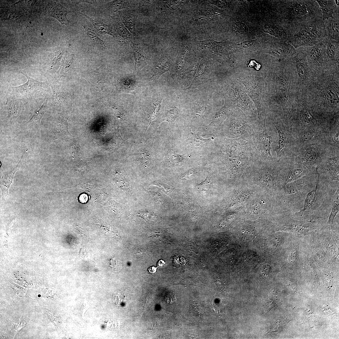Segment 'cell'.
<instances>
[{
	"label": "cell",
	"mask_w": 339,
	"mask_h": 339,
	"mask_svg": "<svg viewBox=\"0 0 339 339\" xmlns=\"http://www.w3.org/2000/svg\"><path fill=\"white\" fill-rule=\"evenodd\" d=\"M278 134V144L274 149L277 154V159H281L284 156L287 142L286 133L283 126L279 121L273 123Z\"/></svg>",
	"instance_id": "obj_25"
},
{
	"label": "cell",
	"mask_w": 339,
	"mask_h": 339,
	"mask_svg": "<svg viewBox=\"0 0 339 339\" xmlns=\"http://www.w3.org/2000/svg\"><path fill=\"white\" fill-rule=\"evenodd\" d=\"M20 159L19 163L12 171L8 174L2 175L1 178L0 187L2 192V198L4 199L8 195V191L10 185L12 183L15 173L18 169L19 165L21 161Z\"/></svg>",
	"instance_id": "obj_35"
},
{
	"label": "cell",
	"mask_w": 339,
	"mask_h": 339,
	"mask_svg": "<svg viewBox=\"0 0 339 339\" xmlns=\"http://www.w3.org/2000/svg\"><path fill=\"white\" fill-rule=\"evenodd\" d=\"M180 112L178 108H174L167 110L162 116L161 121H167L170 124L174 122L179 116Z\"/></svg>",
	"instance_id": "obj_42"
},
{
	"label": "cell",
	"mask_w": 339,
	"mask_h": 339,
	"mask_svg": "<svg viewBox=\"0 0 339 339\" xmlns=\"http://www.w3.org/2000/svg\"><path fill=\"white\" fill-rule=\"evenodd\" d=\"M248 65L251 67H253L257 70H260L261 67V64L257 62L255 60H251L249 63Z\"/></svg>",
	"instance_id": "obj_55"
},
{
	"label": "cell",
	"mask_w": 339,
	"mask_h": 339,
	"mask_svg": "<svg viewBox=\"0 0 339 339\" xmlns=\"http://www.w3.org/2000/svg\"><path fill=\"white\" fill-rule=\"evenodd\" d=\"M251 136L260 160L263 161L273 160L271 151L273 139L267 131L266 121L258 123Z\"/></svg>",
	"instance_id": "obj_10"
},
{
	"label": "cell",
	"mask_w": 339,
	"mask_h": 339,
	"mask_svg": "<svg viewBox=\"0 0 339 339\" xmlns=\"http://www.w3.org/2000/svg\"><path fill=\"white\" fill-rule=\"evenodd\" d=\"M317 175L309 174L287 183L283 187V208L288 213L293 214L301 210L307 195L315 187Z\"/></svg>",
	"instance_id": "obj_3"
},
{
	"label": "cell",
	"mask_w": 339,
	"mask_h": 339,
	"mask_svg": "<svg viewBox=\"0 0 339 339\" xmlns=\"http://www.w3.org/2000/svg\"><path fill=\"white\" fill-rule=\"evenodd\" d=\"M296 56L297 57L296 61V67L298 73L301 78L305 79L308 73V66L303 59L300 58L299 51Z\"/></svg>",
	"instance_id": "obj_41"
},
{
	"label": "cell",
	"mask_w": 339,
	"mask_h": 339,
	"mask_svg": "<svg viewBox=\"0 0 339 339\" xmlns=\"http://www.w3.org/2000/svg\"><path fill=\"white\" fill-rule=\"evenodd\" d=\"M309 174L307 169L297 161L287 163L281 166L277 182L279 181L283 187L287 183Z\"/></svg>",
	"instance_id": "obj_13"
},
{
	"label": "cell",
	"mask_w": 339,
	"mask_h": 339,
	"mask_svg": "<svg viewBox=\"0 0 339 339\" xmlns=\"http://www.w3.org/2000/svg\"><path fill=\"white\" fill-rule=\"evenodd\" d=\"M273 79L276 91V99L282 104L289 101L290 97L288 86L283 73L280 71H274L268 74Z\"/></svg>",
	"instance_id": "obj_14"
},
{
	"label": "cell",
	"mask_w": 339,
	"mask_h": 339,
	"mask_svg": "<svg viewBox=\"0 0 339 339\" xmlns=\"http://www.w3.org/2000/svg\"><path fill=\"white\" fill-rule=\"evenodd\" d=\"M300 118L303 122L306 124L310 123L313 119L311 114L306 110H303L301 111L300 115Z\"/></svg>",
	"instance_id": "obj_51"
},
{
	"label": "cell",
	"mask_w": 339,
	"mask_h": 339,
	"mask_svg": "<svg viewBox=\"0 0 339 339\" xmlns=\"http://www.w3.org/2000/svg\"><path fill=\"white\" fill-rule=\"evenodd\" d=\"M339 163L338 155L328 157L320 165L327 172V176H325L332 181H339Z\"/></svg>",
	"instance_id": "obj_23"
},
{
	"label": "cell",
	"mask_w": 339,
	"mask_h": 339,
	"mask_svg": "<svg viewBox=\"0 0 339 339\" xmlns=\"http://www.w3.org/2000/svg\"><path fill=\"white\" fill-rule=\"evenodd\" d=\"M118 15L126 27L134 36H136V22L138 16L137 12L133 10L123 9L119 11Z\"/></svg>",
	"instance_id": "obj_22"
},
{
	"label": "cell",
	"mask_w": 339,
	"mask_h": 339,
	"mask_svg": "<svg viewBox=\"0 0 339 339\" xmlns=\"http://www.w3.org/2000/svg\"><path fill=\"white\" fill-rule=\"evenodd\" d=\"M210 180V176L208 175L205 180L200 184H198L197 186L198 188L202 193H206L208 191Z\"/></svg>",
	"instance_id": "obj_47"
},
{
	"label": "cell",
	"mask_w": 339,
	"mask_h": 339,
	"mask_svg": "<svg viewBox=\"0 0 339 339\" xmlns=\"http://www.w3.org/2000/svg\"><path fill=\"white\" fill-rule=\"evenodd\" d=\"M68 118L67 115L60 114L54 119L50 130L51 134L54 139L72 136L68 130L67 120Z\"/></svg>",
	"instance_id": "obj_20"
},
{
	"label": "cell",
	"mask_w": 339,
	"mask_h": 339,
	"mask_svg": "<svg viewBox=\"0 0 339 339\" xmlns=\"http://www.w3.org/2000/svg\"><path fill=\"white\" fill-rule=\"evenodd\" d=\"M305 167L310 173L317 174L321 162L318 153L313 149H308L303 153L297 161Z\"/></svg>",
	"instance_id": "obj_16"
},
{
	"label": "cell",
	"mask_w": 339,
	"mask_h": 339,
	"mask_svg": "<svg viewBox=\"0 0 339 339\" xmlns=\"http://www.w3.org/2000/svg\"><path fill=\"white\" fill-rule=\"evenodd\" d=\"M82 26L89 39L98 47L102 50L105 49L107 48L106 42L101 39L91 28L83 25Z\"/></svg>",
	"instance_id": "obj_39"
},
{
	"label": "cell",
	"mask_w": 339,
	"mask_h": 339,
	"mask_svg": "<svg viewBox=\"0 0 339 339\" xmlns=\"http://www.w3.org/2000/svg\"><path fill=\"white\" fill-rule=\"evenodd\" d=\"M73 56L71 55L68 56L67 59L63 63L62 67V70L64 72L68 71L67 68H69L72 63Z\"/></svg>",
	"instance_id": "obj_52"
},
{
	"label": "cell",
	"mask_w": 339,
	"mask_h": 339,
	"mask_svg": "<svg viewBox=\"0 0 339 339\" xmlns=\"http://www.w3.org/2000/svg\"><path fill=\"white\" fill-rule=\"evenodd\" d=\"M319 5L322 15V19L328 20L333 18L339 10L335 0H315Z\"/></svg>",
	"instance_id": "obj_28"
},
{
	"label": "cell",
	"mask_w": 339,
	"mask_h": 339,
	"mask_svg": "<svg viewBox=\"0 0 339 339\" xmlns=\"http://www.w3.org/2000/svg\"><path fill=\"white\" fill-rule=\"evenodd\" d=\"M234 77L244 85L248 95L254 103L257 112L258 123L266 121L263 77L251 74H239Z\"/></svg>",
	"instance_id": "obj_9"
},
{
	"label": "cell",
	"mask_w": 339,
	"mask_h": 339,
	"mask_svg": "<svg viewBox=\"0 0 339 339\" xmlns=\"http://www.w3.org/2000/svg\"><path fill=\"white\" fill-rule=\"evenodd\" d=\"M317 135V132L315 130H306L301 134L300 138L303 142L307 143L315 139Z\"/></svg>",
	"instance_id": "obj_43"
},
{
	"label": "cell",
	"mask_w": 339,
	"mask_h": 339,
	"mask_svg": "<svg viewBox=\"0 0 339 339\" xmlns=\"http://www.w3.org/2000/svg\"><path fill=\"white\" fill-rule=\"evenodd\" d=\"M196 169L191 168L186 171L180 176L181 180H186L191 179L194 177L197 173Z\"/></svg>",
	"instance_id": "obj_49"
},
{
	"label": "cell",
	"mask_w": 339,
	"mask_h": 339,
	"mask_svg": "<svg viewBox=\"0 0 339 339\" xmlns=\"http://www.w3.org/2000/svg\"><path fill=\"white\" fill-rule=\"evenodd\" d=\"M322 19H318L296 28L288 42L295 48L311 46L322 41L326 36Z\"/></svg>",
	"instance_id": "obj_6"
},
{
	"label": "cell",
	"mask_w": 339,
	"mask_h": 339,
	"mask_svg": "<svg viewBox=\"0 0 339 339\" xmlns=\"http://www.w3.org/2000/svg\"><path fill=\"white\" fill-rule=\"evenodd\" d=\"M212 45V52L210 57L219 62L225 58L229 57L225 49L226 42H217L213 40H209Z\"/></svg>",
	"instance_id": "obj_30"
},
{
	"label": "cell",
	"mask_w": 339,
	"mask_h": 339,
	"mask_svg": "<svg viewBox=\"0 0 339 339\" xmlns=\"http://www.w3.org/2000/svg\"><path fill=\"white\" fill-rule=\"evenodd\" d=\"M197 59L178 77L179 82L184 89H188L191 86L197 71L200 60Z\"/></svg>",
	"instance_id": "obj_24"
},
{
	"label": "cell",
	"mask_w": 339,
	"mask_h": 339,
	"mask_svg": "<svg viewBox=\"0 0 339 339\" xmlns=\"http://www.w3.org/2000/svg\"><path fill=\"white\" fill-rule=\"evenodd\" d=\"M235 109L225 102L224 105L216 111L209 124L204 126L193 127L194 131L203 137H217L222 123Z\"/></svg>",
	"instance_id": "obj_11"
},
{
	"label": "cell",
	"mask_w": 339,
	"mask_h": 339,
	"mask_svg": "<svg viewBox=\"0 0 339 339\" xmlns=\"http://www.w3.org/2000/svg\"><path fill=\"white\" fill-rule=\"evenodd\" d=\"M298 50L306 54L312 64L317 67H320L323 64L324 58L326 55L325 46L322 41L315 45L309 46L301 47L297 48Z\"/></svg>",
	"instance_id": "obj_15"
},
{
	"label": "cell",
	"mask_w": 339,
	"mask_h": 339,
	"mask_svg": "<svg viewBox=\"0 0 339 339\" xmlns=\"http://www.w3.org/2000/svg\"><path fill=\"white\" fill-rule=\"evenodd\" d=\"M47 100H48L46 99L44 101L40 108L35 112L31 118L25 123V125L31 126L40 124V120L45 112Z\"/></svg>",
	"instance_id": "obj_38"
},
{
	"label": "cell",
	"mask_w": 339,
	"mask_h": 339,
	"mask_svg": "<svg viewBox=\"0 0 339 339\" xmlns=\"http://www.w3.org/2000/svg\"><path fill=\"white\" fill-rule=\"evenodd\" d=\"M215 146L210 157L223 163L231 174L237 175L248 165L260 160L251 135L237 138L215 137Z\"/></svg>",
	"instance_id": "obj_1"
},
{
	"label": "cell",
	"mask_w": 339,
	"mask_h": 339,
	"mask_svg": "<svg viewBox=\"0 0 339 339\" xmlns=\"http://www.w3.org/2000/svg\"><path fill=\"white\" fill-rule=\"evenodd\" d=\"M6 106L9 117L19 115L21 109V105L19 100L13 97L6 98Z\"/></svg>",
	"instance_id": "obj_36"
},
{
	"label": "cell",
	"mask_w": 339,
	"mask_h": 339,
	"mask_svg": "<svg viewBox=\"0 0 339 339\" xmlns=\"http://www.w3.org/2000/svg\"><path fill=\"white\" fill-rule=\"evenodd\" d=\"M315 188L308 193L303 207L293 214L300 218L331 210L333 196L339 187V181H332L320 174H317Z\"/></svg>",
	"instance_id": "obj_2"
},
{
	"label": "cell",
	"mask_w": 339,
	"mask_h": 339,
	"mask_svg": "<svg viewBox=\"0 0 339 339\" xmlns=\"http://www.w3.org/2000/svg\"><path fill=\"white\" fill-rule=\"evenodd\" d=\"M323 42L325 46V52L327 57L332 61L336 59V56H339V42L326 36Z\"/></svg>",
	"instance_id": "obj_33"
},
{
	"label": "cell",
	"mask_w": 339,
	"mask_h": 339,
	"mask_svg": "<svg viewBox=\"0 0 339 339\" xmlns=\"http://www.w3.org/2000/svg\"><path fill=\"white\" fill-rule=\"evenodd\" d=\"M134 51L135 60L134 72L138 73L148 64V60L140 42L136 36L135 39L129 43Z\"/></svg>",
	"instance_id": "obj_21"
},
{
	"label": "cell",
	"mask_w": 339,
	"mask_h": 339,
	"mask_svg": "<svg viewBox=\"0 0 339 339\" xmlns=\"http://www.w3.org/2000/svg\"><path fill=\"white\" fill-rule=\"evenodd\" d=\"M339 10L334 17L324 21L326 36L339 42Z\"/></svg>",
	"instance_id": "obj_29"
},
{
	"label": "cell",
	"mask_w": 339,
	"mask_h": 339,
	"mask_svg": "<svg viewBox=\"0 0 339 339\" xmlns=\"http://www.w3.org/2000/svg\"><path fill=\"white\" fill-rule=\"evenodd\" d=\"M214 4L218 6L219 7H225L227 5V3L226 1H216L213 2Z\"/></svg>",
	"instance_id": "obj_56"
},
{
	"label": "cell",
	"mask_w": 339,
	"mask_h": 339,
	"mask_svg": "<svg viewBox=\"0 0 339 339\" xmlns=\"http://www.w3.org/2000/svg\"><path fill=\"white\" fill-rule=\"evenodd\" d=\"M157 267H156L155 266H151L149 267L148 270L149 272L152 273H155L157 271Z\"/></svg>",
	"instance_id": "obj_58"
},
{
	"label": "cell",
	"mask_w": 339,
	"mask_h": 339,
	"mask_svg": "<svg viewBox=\"0 0 339 339\" xmlns=\"http://www.w3.org/2000/svg\"><path fill=\"white\" fill-rule=\"evenodd\" d=\"M153 185H154L158 186L160 189L164 191L166 194L171 198L173 201V192L172 188L167 184L163 183L160 182H156L154 183Z\"/></svg>",
	"instance_id": "obj_46"
},
{
	"label": "cell",
	"mask_w": 339,
	"mask_h": 339,
	"mask_svg": "<svg viewBox=\"0 0 339 339\" xmlns=\"http://www.w3.org/2000/svg\"><path fill=\"white\" fill-rule=\"evenodd\" d=\"M222 87L226 103L234 108H238L246 116L258 122L256 107L241 83L232 77L225 80Z\"/></svg>",
	"instance_id": "obj_4"
},
{
	"label": "cell",
	"mask_w": 339,
	"mask_h": 339,
	"mask_svg": "<svg viewBox=\"0 0 339 339\" xmlns=\"http://www.w3.org/2000/svg\"><path fill=\"white\" fill-rule=\"evenodd\" d=\"M295 48L287 41L281 40L271 46L266 52L272 56L280 58H288L295 56L298 52Z\"/></svg>",
	"instance_id": "obj_17"
},
{
	"label": "cell",
	"mask_w": 339,
	"mask_h": 339,
	"mask_svg": "<svg viewBox=\"0 0 339 339\" xmlns=\"http://www.w3.org/2000/svg\"><path fill=\"white\" fill-rule=\"evenodd\" d=\"M80 199L82 202H85L88 200L87 196L85 194H83L81 196Z\"/></svg>",
	"instance_id": "obj_57"
},
{
	"label": "cell",
	"mask_w": 339,
	"mask_h": 339,
	"mask_svg": "<svg viewBox=\"0 0 339 339\" xmlns=\"http://www.w3.org/2000/svg\"><path fill=\"white\" fill-rule=\"evenodd\" d=\"M183 106L184 125L193 127L204 126L212 121L217 110H215L208 96H200Z\"/></svg>",
	"instance_id": "obj_5"
},
{
	"label": "cell",
	"mask_w": 339,
	"mask_h": 339,
	"mask_svg": "<svg viewBox=\"0 0 339 339\" xmlns=\"http://www.w3.org/2000/svg\"><path fill=\"white\" fill-rule=\"evenodd\" d=\"M49 81V80H48ZM52 91V98L54 104H60L64 102L65 98L64 93L51 81H49Z\"/></svg>",
	"instance_id": "obj_40"
},
{
	"label": "cell",
	"mask_w": 339,
	"mask_h": 339,
	"mask_svg": "<svg viewBox=\"0 0 339 339\" xmlns=\"http://www.w3.org/2000/svg\"><path fill=\"white\" fill-rule=\"evenodd\" d=\"M196 59L194 55L187 49H183L180 51L173 71V73L175 77L178 78Z\"/></svg>",
	"instance_id": "obj_18"
},
{
	"label": "cell",
	"mask_w": 339,
	"mask_h": 339,
	"mask_svg": "<svg viewBox=\"0 0 339 339\" xmlns=\"http://www.w3.org/2000/svg\"><path fill=\"white\" fill-rule=\"evenodd\" d=\"M181 144L183 153L197 158L210 157L215 146V137L204 138L193 131L192 127L183 126L181 136Z\"/></svg>",
	"instance_id": "obj_7"
},
{
	"label": "cell",
	"mask_w": 339,
	"mask_h": 339,
	"mask_svg": "<svg viewBox=\"0 0 339 339\" xmlns=\"http://www.w3.org/2000/svg\"><path fill=\"white\" fill-rule=\"evenodd\" d=\"M339 210V187L337 189L333 196L330 214L327 221V224L331 228L332 227L335 217Z\"/></svg>",
	"instance_id": "obj_37"
},
{
	"label": "cell",
	"mask_w": 339,
	"mask_h": 339,
	"mask_svg": "<svg viewBox=\"0 0 339 339\" xmlns=\"http://www.w3.org/2000/svg\"><path fill=\"white\" fill-rule=\"evenodd\" d=\"M139 217L145 220H151L155 219L156 217V214L151 211L143 210L138 213Z\"/></svg>",
	"instance_id": "obj_48"
},
{
	"label": "cell",
	"mask_w": 339,
	"mask_h": 339,
	"mask_svg": "<svg viewBox=\"0 0 339 339\" xmlns=\"http://www.w3.org/2000/svg\"><path fill=\"white\" fill-rule=\"evenodd\" d=\"M110 16L111 26L118 36L128 41L129 43L135 39V36L129 31L122 23L119 15H113Z\"/></svg>",
	"instance_id": "obj_27"
},
{
	"label": "cell",
	"mask_w": 339,
	"mask_h": 339,
	"mask_svg": "<svg viewBox=\"0 0 339 339\" xmlns=\"http://www.w3.org/2000/svg\"><path fill=\"white\" fill-rule=\"evenodd\" d=\"M165 264L164 261L162 260H160L158 263V266L162 267Z\"/></svg>",
	"instance_id": "obj_59"
},
{
	"label": "cell",
	"mask_w": 339,
	"mask_h": 339,
	"mask_svg": "<svg viewBox=\"0 0 339 339\" xmlns=\"http://www.w3.org/2000/svg\"><path fill=\"white\" fill-rule=\"evenodd\" d=\"M20 73L27 78L25 83L18 86L12 87L11 90L14 93L26 97L36 96L46 89L48 84L46 82H41L34 79L29 76L24 70Z\"/></svg>",
	"instance_id": "obj_12"
},
{
	"label": "cell",
	"mask_w": 339,
	"mask_h": 339,
	"mask_svg": "<svg viewBox=\"0 0 339 339\" xmlns=\"http://www.w3.org/2000/svg\"><path fill=\"white\" fill-rule=\"evenodd\" d=\"M62 55V51H59L54 55L52 60V64L54 66L58 64L61 59Z\"/></svg>",
	"instance_id": "obj_53"
},
{
	"label": "cell",
	"mask_w": 339,
	"mask_h": 339,
	"mask_svg": "<svg viewBox=\"0 0 339 339\" xmlns=\"http://www.w3.org/2000/svg\"><path fill=\"white\" fill-rule=\"evenodd\" d=\"M257 40L245 41L239 44L235 45V47L236 49H248L255 44Z\"/></svg>",
	"instance_id": "obj_50"
},
{
	"label": "cell",
	"mask_w": 339,
	"mask_h": 339,
	"mask_svg": "<svg viewBox=\"0 0 339 339\" xmlns=\"http://www.w3.org/2000/svg\"><path fill=\"white\" fill-rule=\"evenodd\" d=\"M75 13L69 11L63 7L58 1L51 2L50 7L49 14L56 19L62 24L67 25L68 20L67 17L68 13Z\"/></svg>",
	"instance_id": "obj_26"
},
{
	"label": "cell",
	"mask_w": 339,
	"mask_h": 339,
	"mask_svg": "<svg viewBox=\"0 0 339 339\" xmlns=\"http://www.w3.org/2000/svg\"><path fill=\"white\" fill-rule=\"evenodd\" d=\"M258 124L236 108L222 123L217 137L235 138L245 134L251 135Z\"/></svg>",
	"instance_id": "obj_8"
},
{
	"label": "cell",
	"mask_w": 339,
	"mask_h": 339,
	"mask_svg": "<svg viewBox=\"0 0 339 339\" xmlns=\"http://www.w3.org/2000/svg\"><path fill=\"white\" fill-rule=\"evenodd\" d=\"M246 30V25L243 22H236L233 26V31L237 34H243L245 32Z\"/></svg>",
	"instance_id": "obj_45"
},
{
	"label": "cell",
	"mask_w": 339,
	"mask_h": 339,
	"mask_svg": "<svg viewBox=\"0 0 339 339\" xmlns=\"http://www.w3.org/2000/svg\"><path fill=\"white\" fill-rule=\"evenodd\" d=\"M77 13L83 15L88 19L93 24L94 29L98 32L101 34H108L112 36L114 39L116 40L119 37V36L115 32L111 26L107 25L102 22L96 21L85 13L78 12Z\"/></svg>",
	"instance_id": "obj_32"
},
{
	"label": "cell",
	"mask_w": 339,
	"mask_h": 339,
	"mask_svg": "<svg viewBox=\"0 0 339 339\" xmlns=\"http://www.w3.org/2000/svg\"><path fill=\"white\" fill-rule=\"evenodd\" d=\"M212 74L211 65L209 62L202 58L199 62L195 76L190 88L194 89L207 81Z\"/></svg>",
	"instance_id": "obj_19"
},
{
	"label": "cell",
	"mask_w": 339,
	"mask_h": 339,
	"mask_svg": "<svg viewBox=\"0 0 339 339\" xmlns=\"http://www.w3.org/2000/svg\"><path fill=\"white\" fill-rule=\"evenodd\" d=\"M151 196L156 201L160 202L161 200V195L159 193L154 191H147Z\"/></svg>",
	"instance_id": "obj_54"
},
{
	"label": "cell",
	"mask_w": 339,
	"mask_h": 339,
	"mask_svg": "<svg viewBox=\"0 0 339 339\" xmlns=\"http://www.w3.org/2000/svg\"><path fill=\"white\" fill-rule=\"evenodd\" d=\"M171 59L168 56L162 57L156 63L151 80L157 79L163 73L170 71L172 66Z\"/></svg>",
	"instance_id": "obj_31"
},
{
	"label": "cell",
	"mask_w": 339,
	"mask_h": 339,
	"mask_svg": "<svg viewBox=\"0 0 339 339\" xmlns=\"http://www.w3.org/2000/svg\"><path fill=\"white\" fill-rule=\"evenodd\" d=\"M130 7L129 0H114L105 3L104 6L105 11L110 14H113L116 12Z\"/></svg>",
	"instance_id": "obj_34"
},
{
	"label": "cell",
	"mask_w": 339,
	"mask_h": 339,
	"mask_svg": "<svg viewBox=\"0 0 339 339\" xmlns=\"http://www.w3.org/2000/svg\"><path fill=\"white\" fill-rule=\"evenodd\" d=\"M138 159L142 164L145 167L150 164V156L148 153L144 150H141L138 153Z\"/></svg>",
	"instance_id": "obj_44"
}]
</instances>
